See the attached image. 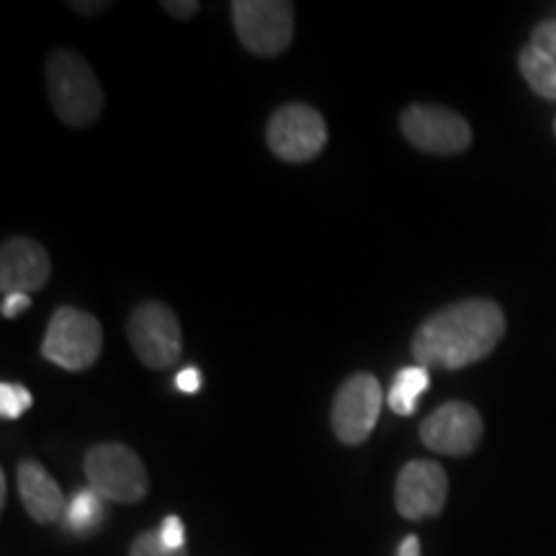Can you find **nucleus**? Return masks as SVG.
<instances>
[{
	"label": "nucleus",
	"instance_id": "f257e3e1",
	"mask_svg": "<svg viewBox=\"0 0 556 556\" xmlns=\"http://www.w3.org/2000/svg\"><path fill=\"white\" fill-rule=\"evenodd\" d=\"M505 312L490 299H462L438 309L413 338V356L420 366L464 368L495 351L505 336Z\"/></svg>",
	"mask_w": 556,
	"mask_h": 556
},
{
	"label": "nucleus",
	"instance_id": "f03ea898",
	"mask_svg": "<svg viewBox=\"0 0 556 556\" xmlns=\"http://www.w3.org/2000/svg\"><path fill=\"white\" fill-rule=\"evenodd\" d=\"M47 88L54 114L67 127H88L101 116L103 90L86 60L73 50H58L47 60Z\"/></svg>",
	"mask_w": 556,
	"mask_h": 556
},
{
	"label": "nucleus",
	"instance_id": "7ed1b4c3",
	"mask_svg": "<svg viewBox=\"0 0 556 556\" xmlns=\"http://www.w3.org/2000/svg\"><path fill=\"white\" fill-rule=\"evenodd\" d=\"M88 484L109 503H139L150 490L142 458L124 443H99L86 454Z\"/></svg>",
	"mask_w": 556,
	"mask_h": 556
},
{
	"label": "nucleus",
	"instance_id": "20e7f679",
	"mask_svg": "<svg viewBox=\"0 0 556 556\" xmlns=\"http://www.w3.org/2000/svg\"><path fill=\"white\" fill-rule=\"evenodd\" d=\"M101 348L103 330L99 319L75 307H60L54 312L41 340L45 358L65 371H86L99 361Z\"/></svg>",
	"mask_w": 556,
	"mask_h": 556
},
{
	"label": "nucleus",
	"instance_id": "39448f33",
	"mask_svg": "<svg viewBox=\"0 0 556 556\" xmlns=\"http://www.w3.org/2000/svg\"><path fill=\"white\" fill-rule=\"evenodd\" d=\"M232 21L242 47L261 58H276L294 39V5L289 0H238Z\"/></svg>",
	"mask_w": 556,
	"mask_h": 556
},
{
	"label": "nucleus",
	"instance_id": "423d86ee",
	"mask_svg": "<svg viewBox=\"0 0 556 556\" xmlns=\"http://www.w3.org/2000/svg\"><path fill=\"white\" fill-rule=\"evenodd\" d=\"M127 336L129 345L135 348L139 361L148 368L163 371L180 358V348H184L180 323L163 302L139 304L129 317Z\"/></svg>",
	"mask_w": 556,
	"mask_h": 556
},
{
	"label": "nucleus",
	"instance_id": "0eeeda50",
	"mask_svg": "<svg viewBox=\"0 0 556 556\" xmlns=\"http://www.w3.org/2000/svg\"><path fill=\"white\" fill-rule=\"evenodd\" d=\"M266 139L276 157L287 163H309L328 144V127L317 109L289 103L270 116Z\"/></svg>",
	"mask_w": 556,
	"mask_h": 556
},
{
	"label": "nucleus",
	"instance_id": "6e6552de",
	"mask_svg": "<svg viewBox=\"0 0 556 556\" xmlns=\"http://www.w3.org/2000/svg\"><path fill=\"white\" fill-rule=\"evenodd\" d=\"M402 131L417 150L430 155H458L471 144V127L456 111L415 103L402 111Z\"/></svg>",
	"mask_w": 556,
	"mask_h": 556
},
{
	"label": "nucleus",
	"instance_id": "1a4fd4ad",
	"mask_svg": "<svg viewBox=\"0 0 556 556\" xmlns=\"http://www.w3.org/2000/svg\"><path fill=\"white\" fill-rule=\"evenodd\" d=\"M381 415V384L371 374H353L332 402V430L348 446H358L374 433Z\"/></svg>",
	"mask_w": 556,
	"mask_h": 556
},
{
	"label": "nucleus",
	"instance_id": "9d476101",
	"mask_svg": "<svg viewBox=\"0 0 556 556\" xmlns=\"http://www.w3.org/2000/svg\"><path fill=\"white\" fill-rule=\"evenodd\" d=\"M484 435L482 415L467 402H446L420 426L422 443L435 454L467 456Z\"/></svg>",
	"mask_w": 556,
	"mask_h": 556
},
{
	"label": "nucleus",
	"instance_id": "9b49d317",
	"mask_svg": "<svg viewBox=\"0 0 556 556\" xmlns=\"http://www.w3.org/2000/svg\"><path fill=\"white\" fill-rule=\"evenodd\" d=\"M448 497V477L435 462H409L397 477V503L400 516L407 520L433 518L443 510Z\"/></svg>",
	"mask_w": 556,
	"mask_h": 556
},
{
	"label": "nucleus",
	"instance_id": "f8f14e48",
	"mask_svg": "<svg viewBox=\"0 0 556 556\" xmlns=\"http://www.w3.org/2000/svg\"><path fill=\"white\" fill-rule=\"evenodd\" d=\"M52 274L47 250L31 238H11L0 250V289L5 294H34Z\"/></svg>",
	"mask_w": 556,
	"mask_h": 556
},
{
	"label": "nucleus",
	"instance_id": "ddd939ff",
	"mask_svg": "<svg viewBox=\"0 0 556 556\" xmlns=\"http://www.w3.org/2000/svg\"><path fill=\"white\" fill-rule=\"evenodd\" d=\"M18 495L26 513L41 526H50L54 520L65 516L67 503L62 495L60 484L47 475V469L39 462H21L18 471Z\"/></svg>",
	"mask_w": 556,
	"mask_h": 556
},
{
	"label": "nucleus",
	"instance_id": "4468645a",
	"mask_svg": "<svg viewBox=\"0 0 556 556\" xmlns=\"http://www.w3.org/2000/svg\"><path fill=\"white\" fill-rule=\"evenodd\" d=\"M520 73L528 86H531L541 99L556 101V60L548 58L546 52L536 50V47H526L518 58Z\"/></svg>",
	"mask_w": 556,
	"mask_h": 556
},
{
	"label": "nucleus",
	"instance_id": "2eb2a0df",
	"mask_svg": "<svg viewBox=\"0 0 556 556\" xmlns=\"http://www.w3.org/2000/svg\"><path fill=\"white\" fill-rule=\"evenodd\" d=\"M430 387V374L426 366H407L402 368L394 379L392 392H389V407L397 415H413L417 407V397Z\"/></svg>",
	"mask_w": 556,
	"mask_h": 556
},
{
	"label": "nucleus",
	"instance_id": "dca6fc26",
	"mask_svg": "<svg viewBox=\"0 0 556 556\" xmlns=\"http://www.w3.org/2000/svg\"><path fill=\"white\" fill-rule=\"evenodd\" d=\"M103 500L93 486H86V490L75 492V497L67 503L65 510V523L73 533H88L93 528H99L103 518Z\"/></svg>",
	"mask_w": 556,
	"mask_h": 556
},
{
	"label": "nucleus",
	"instance_id": "f3484780",
	"mask_svg": "<svg viewBox=\"0 0 556 556\" xmlns=\"http://www.w3.org/2000/svg\"><path fill=\"white\" fill-rule=\"evenodd\" d=\"M31 402L34 397L26 387L11 384V381H3V384H0V415H3L5 420H16V417H21L31 407Z\"/></svg>",
	"mask_w": 556,
	"mask_h": 556
},
{
	"label": "nucleus",
	"instance_id": "a211bd4d",
	"mask_svg": "<svg viewBox=\"0 0 556 556\" xmlns=\"http://www.w3.org/2000/svg\"><path fill=\"white\" fill-rule=\"evenodd\" d=\"M129 556H189V554H186V548H180V552L165 548L163 541H160V533L148 531L142 533V536H137L135 544H131Z\"/></svg>",
	"mask_w": 556,
	"mask_h": 556
},
{
	"label": "nucleus",
	"instance_id": "6ab92c4d",
	"mask_svg": "<svg viewBox=\"0 0 556 556\" xmlns=\"http://www.w3.org/2000/svg\"><path fill=\"white\" fill-rule=\"evenodd\" d=\"M160 541H163L165 548H173V552H180L186 544V531H184V520L178 516H168L163 520V526L157 528Z\"/></svg>",
	"mask_w": 556,
	"mask_h": 556
},
{
	"label": "nucleus",
	"instance_id": "aec40b11",
	"mask_svg": "<svg viewBox=\"0 0 556 556\" xmlns=\"http://www.w3.org/2000/svg\"><path fill=\"white\" fill-rule=\"evenodd\" d=\"M533 47L556 60V21H544L533 29Z\"/></svg>",
	"mask_w": 556,
	"mask_h": 556
},
{
	"label": "nucleus",
	"instance_id": "412c9836",
	"mask_svg": "<svg viewBox=\"0 0 556 556\" xmlns=\"http://www.w3.org/2000/svg\"><path fill=\"white\" fill-rule=\"evenodd\" d=\"M29 307H31V294H5L3 296V307H0V312H3L5 319H13Z\"/></svg>",
	"mask_w": 556,
	"mask_h": 556
},
{
	"label": "nucleus",
	"instance_id": "4be33fe9",
	"mask_svg": "<svg viewBox=\"0 0 556 556\" xmlns=\"http://www.w3.org/2000/svg\"><path fill=\"white\" fill-rule=\"evenodd\" d=\"M176 387L184 394H197L201 389V371H199V368L189 366V368H184V371H178Z\"/></svg>",
	"mask_w": 556,
	"mask_h": 556
},
{
	"label": "nucleus",
	"instance_id": "5701e85b",
	"mask_svg": "<svg viewBox=\"0 0 556 556\" xmlns=\"http://www.w3.org/2000/svg\"><path fill=\"white\" fill-rule=\"evenodd\" d=\"M160 5H163V9L176 18H191V16H197V11H199L197 0H176V3H173V0H165V3H160Z\"/></svg>",
	"mask_w": 556,
	"mask_h": 556
},
{
	"label": "nucleus",
	"instance_id": "b1692460",
	"mask_svg": "<svg viewBox=\"0 0 556 556\" xmlns=\"http://www.w3.org/2000/svg\"><path fill=\"white\" fill-rule=\"evenodd\" d=\"M397 556H420V539H417V536H407V539L400 544Z\"/></svg>",
	"mask_w": 556,
	"mask_h": 556
},
{
	"label": "nucleus",
	"instance_id": "393cba45",
	"mask_svg": "<svg viewBox=\"0 0 556 556\" xmlns=\"http://www.w3.org/2000/svg\"><path fill=\"white\" fill-rule=\"evenodd\" d=\"M106 5L109 3H73V9L80 13H99L101 9H106Z\"/></svg>",
	"mask_w": 556,
	"mask_h": 556
},
{
	"label": "nucleus",
	"instance_id": "a878e982",
	"mask_svg": "<svg viewBox=\"0 0 556 556\" xmlns=\"http://www.w3.org/2000/svg\"><path fill=\"white\" fill-rule=\"evenodd\" d=\"M0 503H5V477H0Z\"/></svg>",
	"mask_w": 556,
	"mask_h": 556
},
{
	"label": "nucleus",
	"instance_id": "bb28decb",
	"mask_svg": "<svg viewBox=\"0 0 556 556\" xmlns=\"http://www.w3.org/2000/svg\"><path fill=\"white\" fill-rule=\"evenodd\" d=\"M554 131H556V122H554Z\"/></svg>",
	"mask_w": 556,
	"mask_h": 556
}]
</instances>
